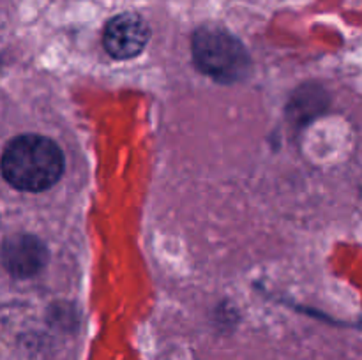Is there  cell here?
Returning a JSON list of instances; mask_svg holds the SVG:
<instances>
[{"label":"cell","mask_w":362,"mask_h":360,"mask_svg":"<svg viewBox=\"0 0 362 360\" xmlns=\"http://www.w3.org/2000/svg\"><path fill=\"white\" fill-rule=\"evenodd\" d=\"M2 175L20 191L41 193L59 182L64 157L55 141L37 134H23L9 141L0 161Z\"/></svg>","instance_id":"6da1fadb"},{"label":"cell","mask_w":362,"mask_h":360,"mask_svg":"<svg viewBox=\"0 0 362 360\" xmlns=\"http://www.w3.org/2000/svg\"><path fill=\"white\" fill-rule=\"evenodd\" d=\"M193 60L202 73L223 83H233L250 73V55L243 42L216 27L198 28L193 35Z\"/></svg>","instance_id":"7a4b0ae2"},{"label":"cell","mask_w":362,"mask_h":360,"mask_svg":"<svg viewBox=\"0 0 362 360\" xmlns=\"http://www.w3.org/2000/svg\"><path fill=\"white\" fill-rule=\"evenodd\" d=\"M148 27L138 14L124 13L112 18L105 28V49L119 60H127L141 53L147 46Z\"/></svg>","instance_id":"3957f363"},{"label":"cell","mask_w":362,"mask_h":360,"mask_svg":"<svg viewBox=\"0 0 362 360\" xmlns=\"http://www.w3.org/2000/svg\"><path fill=\"white\" fill-rule=\"evenodd\" d=\"M0 256H2L4 268L11 275L27 279L45 268L48 261V249L37 236L18 233L2 244Z\"/></svg>","instance_id":"277c9868"}]
</instances>
